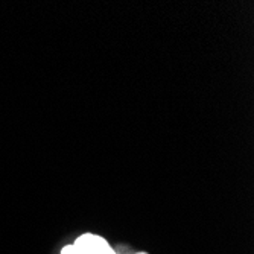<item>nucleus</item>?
I'll return each instance as SVG.
<instances>
[{
  "mask_svg": "<svg viewBox=\"0 0 254 254\" xmlns=\"http://www.w3.org/2000/svg\"><path fill=\"white\" fill-rule=\"evenodd\" d=\"M72 245H73L76 254H104L107 250L111 248V245L107 242V239H104L99 235H93V233L81 235Z\"/></svg>",
  "mask_w": 254,
  "mask_h": 254,
  "instance_id": "1",
  "label": "nucleus"
},
{
  "mask_svg": "<svg viewBox=\"0 0 254 254\" xmlns=\"http://www.w3.org/2000/svg\"><path fill=\"white\" fill-rule=\"evenodd\" d=\"M61 254H76L73 245H65L63 250H61Z\"/></svg>",
  "mask_w": 254,
  "mask_h": 254,
  "instance_id": "2",
  "label": "nucleus"
},
{
  "mask_svg": "<svg viewBox=\"0 0 254 254\" xmlns=\"http://www.w3.org/2000/svg\"><path fill=\"white\" fill-rule=\"evenodd\" d=\"M137 254H146V253H137Z\"/></svg>",
  "mask_w": 254,
  "mask_h": 254,
  "instance_id": "3",
  "label": "nucleus"
}]
</instances>
